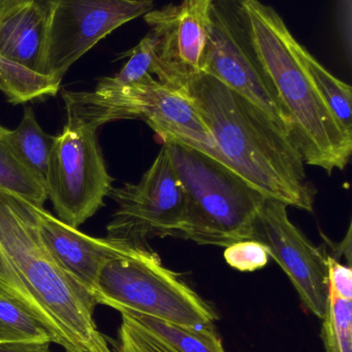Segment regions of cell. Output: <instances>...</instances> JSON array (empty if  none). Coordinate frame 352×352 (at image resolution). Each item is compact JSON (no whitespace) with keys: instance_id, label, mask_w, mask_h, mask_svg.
Returning a JSON list of instances; mask_svg holds the SVG:
<instances>
[{"instance_id":"obj_27","label":"cell","mask_w":352,"mask_h":352,"mask_svg":"<svg viewBox=\"0 0 352 352\" xmlns=\"http://www.w3.org/2000/svg\"><path fill=\"white\" fill-rule=\"evenodd\" d=\"M239 1H244V0H239Z\"/></svg>"},{"instance_id":"obj_16","label":"cell","mask_w":352,"mask_h":352,"mask_svg":"<svg viewBox=\"0 0 352 352\" xmlns=\"http://www.w3.org/2000/svg\"><path fill=\"white\" fill-rule=\"evenodd\" d=\"M136 320L178 352H225L212 326L187 327L143 314H124Z\"/></svg>"},{"instance_id":"obj_24","label":"cell","mask_w":352,"mask_h":352,"mask_svg":"<svg viewBox=\"0 0 352 352\" xmlns=\"http://www.w3.org/2000/svg\"><path fill=\"white\" fill-rule=\"evenodd\" d=\"M329 283L330 292L342 299H352V270L349 265L328 254Z\"/></svg>"},{"instance_id":"obj_18","label":"cell","mask_w":352,"mask_h":352,"mask_svg":"<svg viewBox=\"0 0 352 352\" xmlns=\"http://www.w3.org/2000/svg\"><path fill=\"white\" fill-rule=\"evenodd\" d=\"M302 57L320 96L345 133L352 136L351 87L333 76L305 47L302 49Z\"/></svg>"},{"instance_id":"obj_13","label":"cell","mask_w":352,"mask_h":352,"mask_svg":"<svg viewBox=\"0 0 352 352\" xmlns=\"http://www.w3.org/2000/svg\"><path fill=\"white\" fill-rule=\"evenodd\" d=\"M134 116L154 130L161 140H174L219 159L214 138L204 120L181 89L154 76L136 85Z\"/></svg>"},{"instance_id":"obj_17","label":"cell","mask_w":352,"mask_h":352,"mask_svg":"<svg viewBox=\"0 0 352 352\" xmlns=\"http://www.w3.org/2000/svg\"><path fill=\"white\" fill-rule=\"evenodd\" d=\"M55 138L41 129L31 107L24 109L20 125L10 130V140L19 157L43 182Z\"/></svg>"},{"instance_id":"obj_3","label":"cell","mask_w":352,"mask_h":352,"mask_svg":"<svg viewBox=\"0 0 352 352\" xmlns=\"http://www.w3.org/2000/svg\"><path fill=\"white\" fill-rule=\"evenodd\" d=\"M258 57L291 121V138L305 164L331 175L346 167L352 136L320 96L298 43L280 14L258 0L241 1Z\"/></svg>"},{"instance_id":"obj_8","label":"cell","mask_w":352,"mask_h":352,"mask_svg":"<svg viewBox=\"0 0 352 352\" xmlns=\"http://www.w3.org/2000/svg\"><path fill=\"white\" fill-rule=\"evenodd\" d=\"M49 14L47 0H0V91L12 104L59 91L45 72Z\"/></svg>"},{"instance_id":"obj_5","label":"cell","mask_w":352,"mask_h":352,"mask_svg":"<svg viewBox=\"0 0 352 352\" xmlns=\"http://www.w3.org/2000/svg\"><path fill=\"white\" fill-rule=\"evenodd\" d=\"M92 296L120 314L152 316L187 327L212 326L216 312L148 245L127 242L101 266Z\"/></svg>"},{"instance_id":"obj_12","label":"cell","mask_w":352,"mask_h":352,"mask_svg":"<svg viewBox=\"0 0 352 352\" xmlns=\"http://www.w3.org/2000/svg\"><path fill=\"white\" fill-rule=\"evenodd\" d=\"M212 4L213 0H182L145 14L154 38L155 76L159 82L180 89L190 76L202 72Z\"/></svg>"},{"instance_id":"obj_14","label":"cell","mask_w":352,"mask_h":352,"mask_svg":"<svg viewBox=\"0 0 352 352\" xmlns=\"http://www.w3.org/2000/svg\"><path fill=\"white\" fill-rule=\"evenodd\" d=\"M32 210L39 235L52 256L72 278L92 294L101 266L120 254L127 241L92 237L70 227L43 207L32 205Z\"/></svg>"},{"instance_id":"obj_4","label":"cell","mask_w":352,"mask_h":352,"mask_svg":"<svg viewBox=\"0 0 352 352\" xmlns=\"http://www.w3.org/2000/svg\"><path fill=\"white\" fill-rule=\"evenodd\" d=\"M163 144L185 192L182 239L222 248L252 240L268 197L211 155L174 140Z\"/></svg>"},{"instance_id":"obj_11","label":"cell","mask_w":352,"mask_h":352,"mask_svg":"<svg viewBox=\"0 0 352 352\" xmlns=\"http://www.w3.org/2000/svg\"><path fill=\"white\" fill-rule=\"evenodd\" d=\"M252 240L262 243L282 268L314 316L324 318L328 306V252L314 245L291 221L287 205L267 198L256 221Z\"/></svg>"},{"instance_id":"obj_2","label":"cell","mask_w":352,"mask_h":352,"mask_svg":"<svg viewBox=\"0 0 352 352\" xmlns=\"http://www.w3.org/2000/svg\"><path fill=\"white\" fill-rule=\"evenodd\" d=\"M0 252L18 275L37 322L65 352H112L94 320L92 294L52 256L32 205L0 192Z\"/></svg>"},{"instance_id":"obj_19","label":"cell","mask_w":352,"mask_h":352,"mask_svg":"<svg viewBox=\"0 0 352 352\" xmlns=\"http://www.w3.org/2000/svg\"><path fill=\"white\" fill-rule=\"evenodd\" d=\"M51 342V335L18 302L0 289V344Z\"/></svg>"},{"instance_id":"obj_26","label":"cell","mask_w":352,"mask_h":352,"mask_svg":"<svg viewBox=\"0 0 352 352\" xmlns=\"http://www.w3.org/2000/svg\"><path fill=\"white\" fill-rule=\"evenodd\" d=\"M51 342H17L0 344V352H52Z\"/></svg>"},{"instance_id":"obj_22","label":"cell","mask_w":352,"mask_h":352,"mask_svg":"<svg viewBox=\"0 0 352 352\" xmlns=\"http://www.w3.org/2000/svg\"><path fill=\"white\" fill-rule=\"evenodd\" d=\"M121 316L115 352H178L127 314Z\"/></svg>"},{"instance_id":"obj_10","label":"cell","mask_w":352,"mask_h":352,"mask_svg":"<svg viewBox=\"0 0 352 352\" xmlns=\"http://www.w3.org/2000/svg\"><path fill=\"white\" fill-rule=\"evenodd\" d=\"M45 72L61 82L72 65L122 25L145 16L154 0H47Z\"/></svg>"},{"instance_id":"obj_9","label":"cell","mask_w":352,"mask_h":352,"mask_svg":"<svg viewBox=\"0 0 352 352\" xmlns=\"http://www.w3.org/2000/svg\"><path fill=\"white\" fill-rule=\"evenodd\" d=\"M97 130L65 125L56 136L45 188L58 219L78 229L103 205L112 188Z\"/></svg>"},{"instance_id":"obj_6","label":"cell","mask_w":352,"mask_h":352,"mask_svg":"<svg viewBox=\"0 0 352 352\" xmlns=\"http://www.w3.org/2000/svg\"><path fill=\"white\" fill-rule=\"evenodd\" d=\"M202 72L260 107L291 135V121L258 57L239 0H213Z\"/></svg>"},{"instance_id":"obj_1","label":"cell","mask_w":352,"mask_h":352,"mask_svg":"<svg viewBox=\"0 0 352 352\" xmlns=\"http://www.w3.org/2000/svg\"><path fill=\"white\" fill-rule=\"evenodd\" d=\"M210 130L219 159L268 197L313 211L315 190L289 132L260 107L209 74L181 88Z\"/></svg>"},{"instance_id":"obj_21","label":"cell","mask_w":352,"mask_h":352,"mask_svg":"<svg viewBox=\"0 0 352 352\" xmlns=\"http://www.w3.org/2000/svg\"><path fill=\"white\" fill-rule=\"evenodd\" d=\"M154 45V38L148 33L136 47L125 54L130 59L123 68L114 76L101 78L99 84L107 87H121L140 82L149 76L156 78Z\"/></svg>"},{"instance_id":"obj_15","label":"cell","mask_w":352,"mask_h":352,"mask_svg":"<svg viewBox=\"0 0 352 352\" xmlns=\"http://www.w3.org/2000/svg\"><path fill=\"white\" fill-rule=\"evenodd\" d=\"M0 192L43 207L48 199L45 182L19 157L10 140V130L0 125Z\"/></svg>"},{"instance_id":"obj_20","label":"cell","mask_w":352,"mask_h":352,"mask_svg":"<svg viewBox=\"0 0 352 352\" xmlns=\"http://www.w3.org/2000/svg\"><path fill=\"white\" fill-rule=\"evenodd\" d=\"M322 338L326 352H352V302L329 294L322 318Z\"/></svg>"},{"instance_id":"obj_25","label":"cell","mask_w":352,"mask_h":352,"mask_svg":"<svg viewBox=\"0 0 352 352\" xmlns=\"http://www.w3.org/2000/svg\"><path fill=\"white\" fill-rule=\"evenodd\" d=\"M352 0H337L336 18L339 34L347 59L351 62L352 51Z\"/></svg>"},{"instance_id":"obj_23","label":"cell","mask_w":352,"mask_h":352,"mask_svg":"<svg viewBox=\"0 0 352 352\" xmlns=\"http://www.w3.org/2000/svg\"><path fill=\"white\" fill-rule=\"evenodd\" d=\"M267 248L256 240H242L225 248V258L231 268L241 272H253L269 262Z\"/></svg>"},{"instance_id":"obj_7","label":"cell","mask_w":352,"mask_h":352,"mask_svg":"<svg viewBox=\"0 0 352 352\" xmlns=\"http://www.w3.org/2000/svg\"><path fill=\"white\" fill-rule=\"evenodd\" d=\"M107 196L118 208L107 227V237L147 245L155 237L181 238L186 201L171 154L163 144L150 168L136 184L112 186Z\"/></svg>"}]
</instances>
